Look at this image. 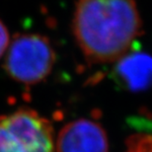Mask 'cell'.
I'll return each instance as SVG.
<instances>
[{
	"label": "cell",
	"instance_id": "obj_1",
	"mask_svg": "<svg viewBox=\"0 0 152 152\" xmlns=\"http://www.w3.org/2000/svg\"><path fill=\"white\" fill-rule=\"evenodd\" d=\"M141 21L134 0H78L72 33L88 61H118L140 33Z\"/></svg>",
	"mask_w": 152,
	"mask_h": 152
},
{
	"label": "cell",
	"instance_id": "obj_2",
	"mask_svg": "<svg viewBox=\"0 0 152 152\" xmlns=\"http://www.w3.org/2000/svg\"><path fill=\"white\" fill-rule=\"evenodd\" d=\"M56 63V53L48 39L41 34L24 33L10 41L4 68L13 80L34 85L44 81Z\"/></svg>",
	"mask_w": 152,
	"mask_h": 152
},
{
	"label": "cell",
	"instance_id": "obj_3",
	"mask_svg": "<svg viewBox=\"0 0 152 152\" xmlns=\"http://www.w3.org/2000/svg\"><path fill=\"white\" fill-rule=\"evenodd\" d=\"M0 152H56L50 121L29 108L1 115Z\"/></svg>",
	"mask_w": 152,
	"mask_h": 152
},
{
	"label": "cell",
	"instance_id": "obj_4",
	"mask_svg": "<svg viewBox=\"0 0 152 152\" xmlns=\"http://www.w3.org/2000/svg\"><path fill=\"white\" fill-rule=\"evenodd\" d=\"M56 152H109L107 132L89 118L69 121L56 136Z\"/></svg>",
	"mask_w": 152,
	"mask_h": 152
},
{
	"label": "cell",
	"instance_id": "obj_5",
	"mask_svg": "<svg viewBox=\"0 0 152 152\" xmlns=\"http://www.w3.org/2000/svg\"><path fill=\"white\" fill-rule=\"evenodd\" d=\"M115 75L132 92L147 89L152 85V56L142 51L124 54L118 60Z\"/></svg>",
	"mask_w": 152,
	"mask_h": 152
},
{
	"label": "cell",
	"instance_id": "obj_6",
	"mask_svg": "<svg viewBox=\"0 0 152 152\" xmlns=\"http://www.w3.org/2000/svg\"><path fill=\"white\" fill-rule=\"evenodd\" d=\"M124 152H152V134L138 133L129 136Z\"/></svg>",
	"mask_w": 152,
	"mask_h": 152
},
{
	"label": "cell",
	"instance_id": "obj_7",
	"mask_svg": "<svg viewBox=\"0 0 152 152\" xmlns=\"http://www.w3.org/2000/svg\"><path fill=\"white\" fill-rule=\"evenodd\" d=\"M10 44L9 32L5 24L0 20V58L4 56Z\"/></svg>",
	"mask_w": 152,
	"mask_h": 152
}]
</instances>
